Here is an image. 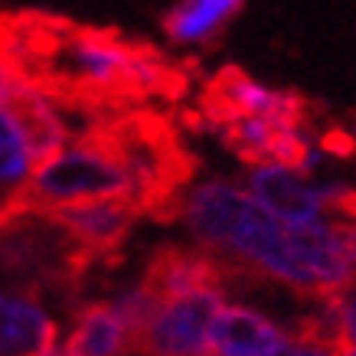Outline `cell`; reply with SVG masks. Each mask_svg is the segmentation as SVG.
Here are the masks:
<instances>
[{"label":"cell","mask_w":356,"mask_h":356,"mask_svg":"<svg viewBox=\"0 0 356 356\" xmlns=\"http://www.w3.org/2000/svg\"><path fill=\"white\" fill-rule=\"evenodd\" d=\"M0 49L33 88L92 118L151 102L177 105L196 76V63L173 59L147 40L40 10L0 13Z\"/></svg>","instance_id":"6da1fadb"},{"label":"cell","mask_w":356,"mask_h":356,"mask_svg":"<svg viewBox=\"0 0 356 356\" xmlns=\"http://www.w3.org/2000/svg\"><path fill=\"white\" fill-rule=\"evenodd\" d=\"M134 200V177L128 163L102 131L88 128L59 151L36 163L20 203L36 213H56L92 200Z\"/></svg>","instance_id":"7a4b0ae2"},{"label":"cell","mask_w":356,"mask_h":356,"mask_svg":"<svg viewBox=\"0 0 356 356\" xmlns=\"http://www.w3.org/2000/svg\"><path fill=\"white\" fill-rule=\"evenodd\" d=\"M324 105L298 88H268L255 82L242 65H222L203 82L196 105L184 111V124L193 131H213L236 118H265L278 128L311 134Z\"/></svg>","instance_id":"3957f363"},{"label":"cell","mask_w":356,"mask_h":356,"mask_svg":"<svg viewBox=\"0 0 356 356\" xmlns=\"http://www.w3.org/2000/svg\"><path fill=\"white\" fill-rule=\"evenodd\" d=\"M226 294L219 288H196L157 304L131 353L138 356H209V330L222 311Z\"/></svg>","instance_id":"277c9868"},{"label":"cell","mask_w":356,"mask_h":356,"mask_svg":"<svg viewBox=\"0 0 356 356\" xmlns=\"http://www.w3.org/2000/svg\"><path fill=\"white\" fill-rule=\"evenodd\" d=\"M49 216L76 238L92 265H111L121 259V248L128 242L131 229L140 219V209L134 200H92V203H76L56 209Z\"/></svg>","instance_id":"5b68a950"},{"label":"cell","mask_w":356,"mask_h":356,"mask_svg":"<svg viewBox=\"0 0 356 356\" xmlns=\"http://www.w3.org/2000/svg\"><path fill=\"white\" fill-rule=\"evenodd\" d=\"M248 190L271 216L284 222H317L327 219L334 184H311L304 173L281 167V163H259L248 170Z\"/></svg>","instance_id":"8992f818"},{"label":"cell","mask_w":356,"mask_h":356,"mask_svg":"<svg viewBox=\"0 0 356 356\" xmlns=\"http://www.w3.org/2000/svg\"><path fill=\"white\" fill-rule=\"evenodd\" d=\"M140 281L147 284V291L157 301L196 291V288H219L222 291V261L200 245H157L151 252V259L144 261Z\"/></svg>","instance_id":"52a82bcc"},{"label":"cell","mask_w":356,"mask_h":356,"mask_svg":"<svg viewBox=\"0 0 356 356\" xmlns=\"http://www.w3.org/2000/svg\"><path fill=\"white\" fill-rule=\"evenodd\" d=\"M291 340V334L271 321L268 314L248 304H222V311L209 330V353L213 356H275Z\"/></svg>","instance_id":"ba28073f"},{"label":"cell","mask_w":356,"mask_h":356,"mask_svg":"<svg viewBox=\"0 0 356 356\" xmlns=\"http://www.w3.org/2000/svg\"><path fill=\"white\" fill-rule=\"evenodd\" d=\"M59 343V321L46 301L23 291H0V356H40Z\"/></svg>","instance_id":"9c48e42d"},{"label":"cell","mask_w":356,"mask_h":356,"mask_svg":"<svg viewBox=\"0 0 356 356\" xmlns=\"http://www.w3.org/2000/svg\"><path fill=\"white\" fill-rule=\"evenodd\" d=\"M242 10L245 0H177L161 17V26L173 46L213 49Z\"/></svg>","instance_id":"30bf717a"},{"label":"cell","mask_w":356,"mask_h":356,"mask_svg":"<svg viewBox=\"0 0 356 356\" xmlns=\"http://www.w3.org/2000/svg\"><path fill=\"white\" fill-rule=\"evenodd\" d=\"M36 163L40 151L33 144L26 121L13 105H0V213L20 203Z\"/></svg>","instance_id":"8fae6325"},{"label":"cell","mask_w":356,"mask_h":356,"mask_svg":"<svg viewBox=\"0 0 356 356\" xmlns=\"http://www.w3.org/2000/svg\"><path fill=\"white\" fill-rule=\"evenodd\" d=\"M63 346L69 356H128L131 334L108 301H82L72 311Z\"/></svg>","instance_id":"7c38bea8"},{"label":"cell","mask_w":356,"mask_h":356,"mask_svg":"<svg viewBox=\"0 0 356 356\" xmlns=\"http://www.w3.org/2000/svg\"><path fill=\"white\" fill-rule=\"evenodd\" d=\"M337 324H340V350H356V268L340 291H334Z\"/></svg>","instance_id":"4fadbf2b"},{"label":"cell","mask_w":356,"mask_h":356,"mask_svg":"<svg viewBox=\"0 0 356 356\" xmlns=\"http://www.w3.org/2000/svg\"><path fill=\"white\" fill-rule=\"evenodd\" d=\"M26 86V79H23V72L17 69V63H13L10 56L0 49V105H7L20 88Z\"/></svg>","instance_id":"5bb4252c"},{"label":"cell","mask_w":356,"mask_h":356,"mask_svg":"<svg viewBox=\"0 0 356 356\" xmlns=\"http://www.w3.org/2000/svg\"><path fill=\"white\" fill-rule=\"evenodd\" d=\"M275 356H337V350L324 343H314V340H288Z\"/></svg>","instance_id":"9a60e30c"},{"label":"cell","mask_w":356,"mask_h":356,"mask_svg":"<svg viewBox=\"0 0 356 356\" xmlns=\"http://www.w3.org/2000/svg\"><path fill=\"white\" fill-rule=\"evenodd\" d=\"M337 356H356V350H350V346H346V350H340Z\"/></svg>","instance_id":"2e32d148"},{"label":"cell","mask_w":356,"mask_h":356,"mask_svg":"<svg viewBox=\"0 0 356 356\" xmlns=\"http://www.w3.org/2000/svg\"><path fill=\"white\" fill-rule=\"evenodd\" d=\"M128 356H138V353H128Z\"/></svg>","instance_id":"e0dca14e"}]
</instances>
